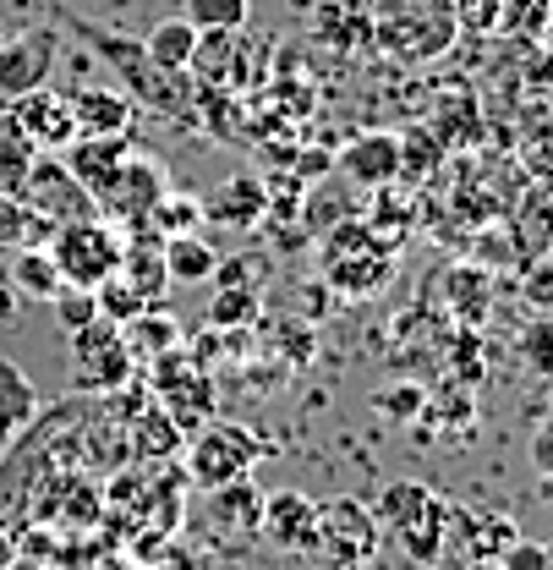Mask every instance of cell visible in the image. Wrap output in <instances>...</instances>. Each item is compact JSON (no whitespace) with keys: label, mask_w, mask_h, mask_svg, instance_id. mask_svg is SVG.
<instances>
[{"label":"cell","mask_w":553,"mask_h":570,"mask_svg":"<svg viewBox=\"0 0 553 570\" xmlns=\"http://www.w3.org/2000/svg\"><path fill=\"white\" fill-rule=\"evenodd\" d=\"M204 510L208 521L219 527V532H258V515H264V489L253 483V472L247 478H230V483H214L204 489Z\"/></svg>","instance_id":"cell-13"},{"label":"cell","mask_w":553,"mask_h":570,"mask_svg":"<svg viewBox=\"0 0 553 570\" xmlns=\"http://www.w3.org/2000/svg\"><path fill=\"white\" fill-rule=\"evenodd\" d=\"M121 341H127L132 356H148V362H154V356H165L170 346H181V324H176L159 302H148L132 324H121Z\"/></svg>","instance_id":"cell-19"},{"label":"cell","mask_w":553,"mask_h":570,"mask_svg":"<svg viewBox=\"0 0 553 570\" xmlns=\"http://www.w3.org/2000/svg\"><path fill=\"white\" fill-rule=\"evenodd\" d=\"M56 22L77 33L105 67L116 71V82H121V94L142 105L148 116H159V121H176V127H192L198 121V88L187 82V71H170L159 67L154 56H148V45L142 39H127V33H110V28H93L88 17H77V11H61L56 6Z\"/></svg>","instance_id":"cell-1"},{"label":"cell","mask_w":553,"mask_h":570,"mask_svg":"<svg viewBox=\"0 0 553 570\" xmlns=\"http://www.w3.org/2000/svg\"><path fill=\"white\" fill-rule=\"evenodd\" d=\"M138 373V356L127 352L121 330L93 318L88 330L71 335V390L77 395H116Z\"/></svg>","instance_id":"cell-6"},{"label":"cell","mask_w":553,"mask_h":570,"mask_svg":"<svg viewBox=\"0 0 553 570\" xmlns=\"http://www.w3.org/2000/svg\"><path fill=\"white\" fill-rule=\"evenodd\" d=\"M127 433H132V455H148V461H165V455H176V450H181V439H187L181 428L165 417V406H159V401H154L148 412H138Z\"/></svg>","instance_id":"cell-25"},{"label":"cell","mask_w":553,"mask_h":570,"mask_svg":"<svg viewBox=\"0 0 553 570\" xmlns=\"http://www.w3.org/2000/svg\"><path fill=\"white\" fill-rule=\"evenodd\" d=\"M275 455V444L269 439H258L253 428L241 423H204L192 433V444H187V478L198 483V489H214V483H230V478H247L258 461H269Z\"/></svg>","instance_id":"cell-3"},{"label":"cell","mask_w":553,"mask_h":570,"mask_svg":"<svg viewBox=\"0 0 553 570\" xmlns=\"http://www.w3.org/2000/svg\"><path fill=\"white\" fill-rule=\"evenodd\" d=\"M444 296H450L455 318L483 324L487 307H493V275H487L483 264H455V269H450V281H444Z\"/></svg>","instance_id":"cell-21"},{"label":"cell","mask_w":553,"mask_h":570,"mask_svg":"<svg viewBox=\"0 0 553 570\" xmlns=\"http://www.w3.org/2000/svg\"><path fill=\"white\" fill-rule=\"evenodd\" d=\"M165 193H170L165 165H159L154 154L132 148V154L93 187V209H99V219H110L116 230H142L148 214H154V204H159Z\"/></svg>","instance_id":"cell-4"},{"label":"cell","mask_w":553,"mask_h":570,"mask_svg":"<svg viewBox=\"0 0 553 570\" xmlns=\"http://www.w3.org/2000/svg\"><path fill=\"white\" fill-rule=\"evenodd\" d=\"M198 204H204L208 225H225V230H253V225H264V214H269V187H264V176L230 170V176H219V181L208 187Z\"/></svg>","instance_id":"cell-8"},{"label":"cell","mask_w":553,"mask_h":570,"mask_svg":"<svg viewBox=\"0 0 553 570\" xmlns=\"http://www.w3.org/2000/svg\"><path fill=\"white\" fill-rule=\"evenodd\" d=\"M258 291L253 285H219V296L208 302V330H247L258 318Z\"/></svg>","instance_id":"cell-28"},{"label":"cell","mask_w":553,"mask_h":570,"mask_svg":"<svg viewBox=\"0 0 553 570\" xmlns=\"http://www.w3.org/2000/svg\"><path fill=\"white\" fill-rule=\"evenodd\" d=\"M258 264H264V258H230V264L219 258V264H214V285H253V291H258V275H264Z\"/></svg>","instance_id":"cell-37"},{"label":"cell","mask_w":553,"mask_h":570,"mask_svg":"<svg viewBox=\"0 0 553 570\" xmlns=\"http://www.w3.org/2000/svg\"><path fill=\"white\" fill-rule=\"evenodd\" d=\"M444 154H450V142L438 138L433 127H412L401 138V181H427L444 165Z\"/></svg>","instance_id":"cell-26"},{"label":"cell","mask_w":553,"mask_h":570,"mask_svg":"<svg viewBox=\"0 0 553 570\" xmlns=\"http://www.w3.org/2000/svg\"><path fill=\"white\" fill-rule=\"evenodd\" d=\"M71 121H77V138H116V132H132V116L138 105L121 94V88H77L67 99Z\"/></svg>","instance_id":"cell-12"},{"label":"cell","mask_w":553,"mask_h":570,"mask_svg":"<svg viewBox=\"0 0 553 570\" xmlns=\"http://www.w3.org/2000/svg\"><path fill=\"white\" fill-rule=\"evenodd\" d=\"M532 466H537V478H553V423H543L537 433H532Z\"/></svg>","instance_id":"cell-38"},{"label":"cell","mask_w":553,"mask_h":570,"mask_svg":"<svg viewBox=\"0 0 553 570\" xmlns=\"http://www.w3.org/2000/svg\"><path fill=\"white\" fill-rule=\"evenodd\" d=\"M521 296L537 307V313H553V258H532L521 269Z\"/></svg>","instance_id":"cell-35"},{"label":"cell","mask_w":553,"mask_h":570,"mask_svg":"<svg viewBox=\"0 0 553 570\" xmlns=\"http://www.w3.org/2000/svg\"><path fill=\"white\" fill-rule=\"evenodd\" d=\"M526 82H532L537 94H553V50L549 56H537V67L526 71Z\"/></svg>","instance_id":"cell-39"},{"label":"cell","mask_w":553,"mask_h":570,"mask_svg":"<svg viewBox=\"0 0 553 570\" xmlns=\"http://www.w3.org/2000/svg\"><path fill=\"white\" fill-rule=\"evenodd\" d=\"M121 281L138 291L142 302H159L170 291V269H165V242L154 230H132L121 247Z\"/></svg>","instance_id":"cell-14"},{"label":"cell","mask_w":553,"mask_h":570,"mask_svg":"<svg viewBox=\"0 0 553 570\" xmlns=\"http://www.w3.org/2000/svg\"><path fill=\"white\" fill-rule=\"evenodd\" d=\"M378 521L362 499H329L318 504V532H313V560H324V570H362L378 549Z\"/></svg>","instance_id":"cell-5"},{"label":"cell","mask_w":553,"mask_h":570,"mask_svg":"<svg viewBox=\"0 0 553 570\" xmlns=\"http://www.w3.org/2000/svg\"><path fill=\"white\" fill-rule=\"evenodd\" d=\"M472 570H498V560H472Z\"/></svg>","instance_id":"cell-41"},{"label":"cell","mask_w":553,"mask_h":570,"mask_svg":"<svg viewBox=\"0 0 553 570\" xmlns=\"http://www.w3.org/2000/svg\"><path fill=\"white\" fill-rule=\"evenodd\" d=\"M553 22V0H498V28L510 39H543Z\"/></svg>","instance_id":"cell-29"},{"label":"cell","mask_w":553,"mask_h":570,"mask_svg":"<svg viewBox=\"0 0 553 570\" xmlns=\"http://www.w3.org/2000/svg\"><path fill=\"white\" fill-rule=\"evenodd\" d=\"M56 318H61V330H67V335L88 330V324L99 318L93 291H82V285H61V291H56Z\"/></svg>","instance_id":"cell-34"},{"label":"cell","mask_w":553,"mask_h":570,"mask_svg":"<svg viewBox=\"0 0 553 570\" xmlns=\"http://www.w3.org/2000/svg\"><path fill=\"white\" fill-rule=\"evenodd\" d=\"M247 0H187V22L198 33H241L247 28Z\"/></svg>","instance_id":"cell-30"},{"label":"cell","mask_w":553,"mask_h":570,"mask_svg":"<svg viewBox=\"0 0 553 570\" xmlns=\"http://www.w3.org/2000/svg\"><path fill=\"white\" fill-rule=\"evenodd\" d=\"M132 148H138V138H132V132H116V138H71L61 159H67L71 176H77V181L93 193V187H99V181H105V176H110V170H116V165H121Z\"/></svg>","instance_id":"cell-15"},{"label":"cell","mask_w":553,"mask_h":570,"mask_svg":"<svg viewBox=\"0 0 553 570\" xmlns=\"http://www.w3.org/2000/svg\"><path fill=\"white\" fill-rule=\"evenodd\" d=\"M22 193H28V204L45 214V219H56V225H67V219H93V193L77 181L67 170V159L61 154H33V165H28V176H22Z\"/></svg>","instance_id":"cell-7"},{"label":"cell","mask_w":553,"mask_h":570,"mask_svg":"<svg viewBox=\"0 0 553 570\" xmlns=\"http://www.w3.org/2000/svg\"><path fill=\"white\" fill-rule=\"evenodd\" d=\"M537 494H543V504L553 510V478H543V489H537Z\"/></svg>","instance_id":"cell-40"},{"label":"cell","mask_w":553,"mask_h":570,"mask_svg":"<svg viewBox=\"0 0 553 570\" xmlns=\"http://www.w3.org/2000/svg\"><path fill=\"white\" fill-rule=\"evenodd\" d=\"M373 406H378V417H389V423H416V417L427 412V395H422L416 384H389V390L373 395Z\"/></svg>","instance_id":"cell-33"},{"label":"cell","mask_w":553,"mask_h":570,"mask_svg":"<svg viewBox=\"0 0 553 570\" xmlns=\"http://www.w3.org/2000/svg\"><path fill=\"white\" fill-rule=\"evenodd\" d=\"M498 570H553V549L549 543H532V538H515L498 554Z\"/></svg>","instance_id":"cell-36"},{"label":"cell","mask_w":553,"mask_h":570,"mask_svg":"<svg viewBox=\"0 0 553 570\" xmlns=\"http://www.w3.org/2000/svg\"><path fill=\"white\" fill-rule=\"evenodd\" d=\"M340 176L367 187V193H384L401 181V138L395 132H356V138L335 154Z\"/></svg>","instance_id":"cell-11"},{"label":"cell","mask_w":553,"mask_h":570,"mask_svg":"<svg viewBox=\"0 0 553 570\" xmlns=\"http://www.w3.org/2000/svg\"><path fill=\"white\" fill-rule=\"evenodd\" d=\"M11 281L22 296H33V302H56V291H61V269H56V258H50V247L39 242V247H17V264H11Z\"/></svg>","instance_id":"cell-24"},{"label":"cell","mask_w":553,"mask_h":570,"mask_svg":"<svg viewBox=\"0 0 553 570\" xmlns=\"http://www.w3.org/2000/svg\"><path fill=\"white\" fill-rule=\"evenodd\" d=\"M198 39H204V33H198L187 17H165V22H159V28H154L142 45H148V56H154L159 67L187 71V67H192V56H198Z\"/></svg>","instance_id":"cell-23"},{"label":"cell","mask_w":553,"mask_h":570,"mask_svg":"<svg viewBox=\"0 0 553 570\" xmlns=\"http://www.w3.org/2000/svg\"><path fill=\"white\" fill-rule=\"evenodd\" d=\"M45 247H50L61 281L93 291L99 281H110V275L121 269V247H127V236H121L110 219L93 214V219H67V225H56V230L45 236Z\"/></svg>","instance_id":"cell-2"},{"label":"cell","mask_w":553,"mask_h":570,"mask_svg":"<svg viewBox=\"0 0 553 570\" xmlns=\"http://www.w3.org/2000/svg\"><path fill=\"white\" fill-rule=\"evenodd\" d=\"M444 538H450V499L438 494L416 521H406L401 532H395V543L412 554L416 566H433L438 554H444Z\"/></svg>","instance_id":"cell-18"},{"label":"cell","mask_w":553,"mask_h":570,"mask_svg":"<svg viewBox=\"0 0 553 570\" xmlns=\"http://www.w3.org/2000/svg\"><path fill=\"white\" fill-rule=\"evenodd\" d=\"M198 225H204V204H198L192 193H165V198L154 204L142 230H154V236L165 242V236H192Z\"/></svg>","instance_id":"cell-27"},{"label":"cell","mask_w":553,"mask_h":570,"mask_svg":"<svg viewBox=\"0 0 553 570\" xmlns=\"http://www.w3.org/2000/svg\"><path fill=\"white\" fill-rule=\"evenodd\" d=\"M258 532L285 549V554H313V532H318V499H307L302 489H279L264 494V515Z\"/></svg>","instance_id":"cell-10"},{"label":"cell","mask_w":553,"mask_h":570,"mask_svg":"<svg viewBox=\"0 0 553 570\" xmlns=\"http://www.w3.org/2000/svg\"><path fill=\"white\" fill-rule=\"evenodd\" d=\"M93 302H99V318H105V324H116V330H121V324H132V318H138L142 307H148V302H142L138 291H132L127 281H121V269H116L110 281H99V285H93Z\"/></svg>","instance_id":"cell-31"},{"label":"cell","mask_w":553,"mask_h":570,"mask_svg":"<svg viewBox=\"0 0 553 570\" xmlns=\"http://www.w3.org/2000/svg\"><path fill=\"white\" fill-rule=\"evenodd\" d=\"M521 362H526L543 384H553V313H537V318L521 330Z\"/></svg>","instance_id":"cell-32"},{"label":"cell","mask_w":553,"mask_h":570,"mask_svg":"<svg viewBox=\"0 0 553 570\" xmlns=\"http://www.w3.org/2000/svg\"><path fill=\"white\" fill-rule=\"evenodd\" d=\"M45 412V401H39V390H33V379L11 362V356H0V450L22 433V428L33 423Z\"/></svg>","instance_id":"cell-17"},{"label":"cell","mask_w":553,"mask_h":570,"mask_svg":"<svg viewBox=\"0 0 553 570\" xmlns=\"http://www.w3.org/2000/svg\"><path fill=\"white\" fill-rule=\"evenodd\" d=\"M214 264H219V253L208 247L198 230L192 236H165V269H170V281L208 285L214 281Z\"/></svg>","instance_id":"cell-22"},{"label":"cell","mask_w":553,"mask_h":570,"mask_svg":"<svg viewBox=\"0 0 553 570\" xmlns=\"http://www.w3.org/2000/svg\"><path fill=\"white\" fill-rule=\"evenodd\" d=\"M17 127H22L33 142H50V148H67V142L77 138L71 110L50 94V88H33V94H22V99H17Z\"/></svg>","instance_id":"cell-16"},{"label":"cell","mask_w":553,"mask_h":570,"mask_svg":"<svg viewBox=\"0 0 553 570\" xmlns=\"http://www.w3.org/2000/svg\"><path fill=\"white\" fill-rule=\"evenodd\" d=\"M433 489L427 483H416V478H401V483H384V494L373 499L367 510H373V521H378V532H401L406 521H416L427 504H433Z\"/></svg>","instance_id":"cell-20"},{"label":"cell","mask_w":553,"mask_h":570,"mask_svg":"<svg viewBox=\"0 0 553 570\" xmlns=\"http://www.w3.org/2000/svg\"><path fill=\"white\" fill-rule=\"evenodd\" d=\"M56 56H61V45H56L50 28H33V33L11 39V45L0 50V94H6V99H22V94L45 88L50 71H56Z\"/></svg>","instance_id":"cell-9"}]
</instances>
